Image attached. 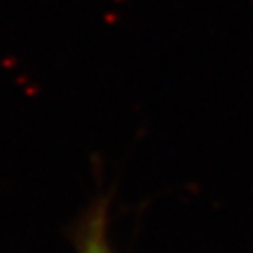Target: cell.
Here are the masks:
<instances>
[{"instance_id": "obj_1", "label": "cell", "mask_w": 253, "mask_h": 253, "mask_svg": "<svg viewBox=\"0 0 253 253\" xmlns=\"http://www.w3.org/2000/svg\"><path fill=\"white\" fill-rule=\"evenodd\" d=\"M79 253H113L107 236V205L98 201L79 231Z\"/></svg>"}]
</instances>
